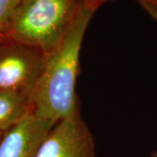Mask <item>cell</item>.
I'll use <instances>...</instances> for the list:
<instances>
[{
    "mask_svg": "<svg viewBox=\"0 0 157 157\" xmlns=\"http://www.w3.org/2000/svg\"><path fill=\"white\" fill-rule=\"evenodd\" d=\"M149 157H157V148L155 150V151L153 152V153H152Z\"/></svg>",
    "mask_w": 157,
    "mask_h": 157,
    "instance_id": "11",
    "label": "cell"
},
{
    "mask_svg": "<svg viewBox=\"0 0 157 157\" xmlns=\"http://www.w3.org/2000/svg\"><path fill=\"white\" fill-rule=\"evenodd\" d=\"M47 58L36 46L4 37L0 41V90L33 94Z\"/></svg>",
    "mask_w": 157,
    "mask_h": 157,
    "instance_id": "3",
    "label": "cell"
},
{
    "mask_svg": "<svg viewBox=\"0 0 157 157\" xmlns=\"http://www.w3.org/2000/svg\"><path fill=\"white\" fill-rule=\"evenodd\" d=\"M95 11L83 6L61 44L48 54L33 93V114L57 123L79 109L76 84L85 33Z\"/></svg>",
    "mask_w": 157,
    "mask_h": 157,
    "instance_id": "1",
    "label": "cell"
},
{
    "mask_svg": "<svg viewBox=\"0 0 157 157\" xmlns=\"http://www.w3.org/2000/svg\"><path fill=\"white\" fill-rule=\"evenodd\" d=\"M83 1H84L85 6L87 8L93 10L94 11H96L99 9L100 6H102L104 3H106L107 1H110V0H83Z\"/></svg>",
    "mask_w": 157,
    "mask_h": 157,
    "instance_id": "9",
    "label": "cell"
},
{
    "mask_svg": "<svg viewBox=\"0 0 157 157\" xmlns=\"http://www.w3.org/2000/svg\"><path fill=\"white\" fill-rule=\"evenodd\" d=\"M34 157H96L94 135L79 109L53 125Z\"/></svg>",
    "mask_w": 157,
    "mask_h": 157,
    "instance_id": "4",
    "label": "cell"
},
{
    "mask_svg": "<svg viewBox=\"0 0 157 157\" xmlns=\"http://www.w3.org/2000/svg\"><path fill=\"white\" fill-rule=\"evenodd\" d=\"M157 23V0H135Z\"/></svg>",
    "mask_w": 157,
    "mask_h": 157,
    "instance_id": "8",
    "label": "cell"
},
{
    "mask_svg": "<svg viewBox=\"0 0 157 157\" xmlns=\"http://www.w3.org/2000/svg\"><path fill=\"white\" fill-rule=\"evenodd\" d=\"M21 0H0V24L6 32L11 17Z\"/></svg>",
    "mask_w": 157,
    "mask_h": 157,
    "instance_id": "7",
    "label": "cell"
},
{
    "mask_svg": "<svg viewBox=\"0 0 157 157\" xmlns=\"http://www.w3.org/2000/svg\"><path fill=\"white\" fill-rule=\"evenodd\" d=\"M4 37H5V29L3 27V25L0 24V41L4 39Z\"/></svg>",
    "mask_w": 157,
    "mask_h": 157,
    "instance_id": "10",
    "label": "cell"
},
{
    "mask_svg": "<svg viewBox=\"0 0 157 157\" xmlns=\"http://www.w3.org/2000/svg\"><path fill=\"white\" fill-rule=\"evenodd\" d=\"M3 135H4V133H2V132H0V140L2 139V137H3Z\"/></svg>",
    "mask_w": 157,
    "mask_h": 157,
    "instance_id": "12",
    "label": "cell"
},
{
    "mask_svg": "<svg viewBox=\"0 0 157 157\" xmlns=\"http://www.w3.org/2000/svg\"><path fill=\"white\" fill-rule=\"evenodd\" d=\"M53 125L32 113L21 123L4 133L0 140V157H34Z\"/></svg>",
    "mask_w": 157,
    "mask_h": 157,
    "instance_id": "5",
    "label": "cell"
},
{
    "mask_svg": "<svg viewBox=\"0 0 157 157\" xmlns=\"http://www.w3.org/2000/svg\"><path fill=\"white\" fill-rule=\"evenodd\" d=\"M83 6V0H21L5 38L33 45L50 54L66 38Z\"/></svg>",
    "mask_w": 157,
    "mask_h": 157,
    "instance_id": "2",
    "label": "cell"
},
{
    "mask_svg": "<svg viewBox=\"0 0 157 157\" xmlns=\"http://www.w3.org/2000/svg\"><path fill=\"white\" fill-rule=\"evenodd\" d=\"M33 113V94L0 90V132L6 133Z\"/></svg>",
    "mask_w": 157,
    "mask_h": 157,
    "instance_id": "6",
    "label": "cell"
}]
</instances>
